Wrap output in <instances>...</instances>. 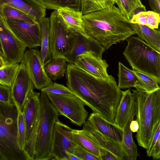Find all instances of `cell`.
<instances>
[{
    "label": "cell",
    "mask_w": 160,
    "mask_h": 160,
    "mask_svg": "<svg viewBox=\"0 0 160 160\" xmlns=\"http://www.w3.org/2000/svg\"><path fill=\"white\" fill-rule=\"evenodd\" d=\"M66 78L67 87L93 113L115 123L122 91L112 75L105 78H97L75 64L69 63Z\"/></svg>",
    "instance_id": "cell-1"
},
{
    "label": "cell",
    "mask_w": 160,
    "mask_h": 160,
    "mask_svg": "<svg viewBox=\"0 0 160 160\" xmlns=\"http://www.w3.org/2000/svg\"><path fill=\"white\" fill-rule=\"evenodd\" d=\"M87 36L105 50L136 34L130 22L115 5L83 15Z\"/></svg>",
    "instance_id": "cell-2"
},
{
    "label": "cell",
    "mask_w": 160,
    "mask_h": 160,
    "mask_svg": "<svg viewBox=\"0 0 160 160\" xmlns=\"http://www.w3.org/2000/svg\"><path fill=\"white\" fill-rule=\"evenodd\" d=\"M132 91L137 103L136 115L139 126L136 138L138 145L146 149L160 123V88L150 92Z\"/></svg>",
    "instance_id": "cell-3"
},
{
    "label": "cell",
    "mask_w": 160,
    "mask_h": 160,
    "mask_svg": "<svg viewBox=\"0 0 160 160\" xmlns=\"http://www.w3.org/2000/svg\"><path fill=\"white\" fill-rule=\"evenodd\" d=\"M123 54L136 70L154 78L160 82V52L138 37L131 36Z\"/></svg>",
    "instance_id": "cell-4"
},
{
    "label": "cell",
    "mask_w": 160,
    "mask_h": 160,
    "mask_svg": "<svg viewBox=\"0 0 160 160\" xmlns=\"http://www.w3.org/2000/svg\"><path fill=\"white\" fill-rule=\"evenodd\" d=\"M39 100V123L34 160H47L51 148L55 124L59 114L46 94L41 92Z\"/></svg>",
    "instance_id": "cell-5"
},
{
    "label": "cell",
    "mask_w": 160,
    "mask_h": 160,
    "mask_svg": "<svg viewBox=\"0 0 160 160\" xmlns=\"http://www.w3.org/2000/svg\"><path fill=\"white\" fill-rule=\"evenodd\" d=\"M18 111L14 102L8 105L0 122V152L4 160H30L20 148L17 135Z\"/></svg>",
    "instance_id": "cell-6"
},
{
    "label": "cell",
    "mask_w": 160,
    "mask_h": 160,
    "mask_svg": "<svg viewBox=\"0 0 160 160\" xmlns=\"http://www.w3.org/2000/svg\"><path fill=\"white\" fill-rule=\"evenodd\" d=\"M40 93L33 89L29 92L23 112L26 127V141L24 150L30 160H34L36 143L39 123Z\"/></svg>",
    "instance_id": "cell-7"
},
{
    "label": "cell",
    "mask_w": 160,
    "mask_h": 160,
    "mask_svg": "<svg viewBox=\"0 0 160 160\" xmlns=\"http://www.w3.org/2000/svg\"><path fill=\"white\" fill-rule=\"evenodd\" d=\"M49 18V43L52 58H65L73 43L74 33L68 29L57 10L51 13Z\"/></svg>",
    "instance_id": "cell-8"
},
{
    "label": "cell",
    "mask_w": 160,
    "mask_h": 160,
    "mask_svg": "<svg viewBox=\"0 0 160 160\" xmlns=\"http://www.w3.org/2000/svg\"><path fill=\"white\" fill-rule=\"evenodd\" d=\"M59 115L69 119L73 124L81 127L88 116L84 103L75 95L70 96L47 93Z\"/></svg>",
    "instance_id": "cell-9"
},
{
    "label": "cell",
    "mask_w": 160,
    "mask_h": 160,
    "mask_svg": "<svg viewBox=\"0 0 160 160\" xmlns=\"http://www.w3.org/2000/svg\"><path fill=\"white\" fill-rule=\"evenodd\" d=\"M26 48L10 30L0 15V55L6 65L21 62Z\"/></svg>",
    "instance_id": "cell-10"
},
{
    "label": "cell",
    "mask_w": 160,
    "mask_h": 160,
    "mask_svg": "<svg viewBox=\"0 0 160 160\" xmlns=\"http://www.w3.org/2000/svg\"><path fill=\"white\" fill-rule=\"evenodd\" d=\"M72 129L58 119L56 122L48 160H68L67 152L73 154L77 145L73 140Z\"/></svg>",
    "instance_id": "cell-11"
},
{
    "label": "cell",
    "mask_w": 160,
    "mask_h": 160,
    "mask_svg": "<svg viewBox=\"0 0 160 160\" xmlns=\"http://www.w3.org/2000/svg\"><path fill=\"white\" fill-rule=\"evenodd\" d=\"M4 20L10 30L27 47L30 49L41 47V34L39 23L15 19Z\"/></svg>",
    "instance_id": "cell-12"
},
{
    "label": "cell",
    "mask_w": 160,
    "mask_h": 160,
    "mask_svg": "<svg viewBox=\"0 0 160 160\" xmlns=\"http://www.w3.org/2000/svg\"><path fill=\"white\" fill-rule=\"evenodd\" d=\"M22 60L35 88L40 90L53 83L45 72L38 50L32 48L26 51Z\"/></svg>",
    "instance_id": "cell-13"
},
{
    "label": "cell",
    "mask_w": 160,
    "mask_h": 160,
    "mask_svg": "<svg viewBox=\"0 0 160 160\" xmlns=\"http://www.w3.org/2000/svg\"><path fill=\"white\" fill-rule=\"evenodd\" d=\"M35 88L22 60L11 87L13 101L17 108L23 112L25 102L30 91Z\"/></svg>",
    "instance_id": "cell-14"
},
{
    "label": "cell",
    "mask_w": 160,
    "mask_h": 160,
    "mask_svg": "<svg viewBox=\"0 0 160 160\" xmlns=\"http://www.w3.org/2000/svg\"><path fill=\"white\" fill-rule=\"evenodd\" d=\"M74 33V39L71 48L66 56L67 62L74 64L77 57L87 52L92 53L102 58V55L105 50L95 40L78 33Z\"/></svg>",
    "instance_id": "cell-15"
},
{
    "label": "cell",
    "mask_w": 160,
    "mask_h": 160,
    "mask_svg": "<svg viewBox=\"0 0 160 160\" xmlns=\"http://www.w3.org/2000/svg\"><path fill=\"white\" fill-rule=\"evenodd\" d=\"M86 134L100 148L108 150L115 155L119 160H127L121 144L105 136L97 131L88 121L83 124Z\"/></svg>",
    "instance_id": "cell-16"
},
{
    "label": "cell",
    "mask_w": 160,
    "mask_h": 160,
    "mask_svg": "<svg viewBox=\"0 0 160 160\" xmlns=\"http://www.w3.org/2000/svg\"><path fill=\"white\" fill-rule=\"evenodd\" d=\"M74 64L97 78H105L110 76L107 72L108 65L106 60L92 53L87 52L78 56Z\"/></svg>",
    "instance_id": "cell-17"
},
{
    "label": "cell",
    "mask_w": 160,
    "mask_h": 160,
    "mask_svg": "<svg viewBox=\"0 0 160 160\" xmlns=\"http://www.w3.org/2000/svg\"><path fill=\"white\" fill-rule=\"evenodd\" d=\"M4 5L22 11L39 23L46 14V9L37 0H0V8Z\"/></svg>",
    "instance_id": "cell-18"
},
{
    "label": "cell",
    "mask_w": 160,
    "mask_h": 160,
    "mask_svg": "<svg viewBox=\"0 0 160 160\" xmlns=\"http://www.w3.org/2000/svg\"><path fill=\"white\" fill-rule=\"evenodd\" d=\"M88 120L98 132L107 137L121 144L123 130L115 123L108 122L94 113L90 114Z\"/></svg>",
    "instance_id": "cell-19"
},
{
    "label": "cell",
    "mask_w": 160,
    "mask_h": 160,
    "mask_svg": "<svg viewBox=\"0 0 160 160\" xmlns=\"http://www.w3.org/2000/svg\"><path fill=\"white\" fill-rule=\"evenodd\" d=\"M57 11L60 18L71 32L88 38L85 31L83 15L81 11L68 8H61Z\"/></svg>",
    "instance_id": "cell-20"
},
{
    "label": "cell",
    "mask_w": 160,
    "mask_h": 160,
    "mask_svg": "<svg viewBox=\"0 0 160 160\" xmlns=\"http://www.w3.org/2000/svg\"><path fill=\"white\" fill-rule=\"evenodd\" d=\"M137 110V103L134 100L129 118L123 129L121 145L127 160H136L138 156L137 147L133 140L132 132L130 128V123L136 114Z\"/></svg>",
    "instance_id": "cell-21"
},
{
    "label": "cell",
    "mask_w": 160,
    "mask_h": 160,
    "mask_svg": "<svg viewBox=\"0 0 160 160\" xmlns=\"http://www.w3.org/2000/svg\"><path fill=\"white\" fill-rule=\"evenodd\" d=\"M134 100L133 93L129 89L122 91V97L118 107L114 122L117 125L122 129L129 118Z\"/></svg>",
    "instance_id": "cell-22"
},
{
    "label": "cell",
    "mask_w": 160,
    "mask_h": 160,
    "mask_svg": "<svg viewBox=\"0 0 160 160\" xmlns=\"http://www.w3.org/2000/svg\"><path fill=\"white\" fill-rule=\"evenodd\" d=\"M131 28L142 40L150 46L160 51V31L144 25L130 23Z\"/></svg>",
    "instance_id": "cell-23"
},
{
    "label": "cell",
    "mask_w": 160,
    "mask_h": 160,
    "mask_svg": "<svg viewBox=\"0 0 160 160\" xmlns=\"http://www.w3.org/2000/svg\"><path fill=\"white\" fill-rule=\"evenodd\" d=\"M118 66V88L121 89L134 87L136 90L141 91V82L133 70L127 68L120 62Z\"/></svg>",
    "instance_id": "cell-24"
},
{
    "label": "cell",
    "mask_w": 160,
    "mask_h": 160,
    "mask_svg": "<svg viewBox=\"0 0 160 160\" xmlns=\"http://www.w3.org/2000/svg\"><path fill=\"white\" fill-rule=\"evenodd\" d=\"M39 23L41 34L40 52L42 64L44 67L52 59L49 43V18H44Z\"/></svg>",
    "instance_id": "cell-25"
},
{
    "label": "cell",
    "mask_w": 160,
    "mask_h": 160,
    "mask_svg": "<svg viewBox=\"0 0 160 160\" xmlns=\"http://www.w3.org/2000/svg\"><path fill=\"white\" fill-rule=\"evenodd\" d=\"M68 65L65 58L57 57L52 58L44 67L48 77L52 81L62 78L67 69Z\"/></svg>",
    "instance_id": "cell-26"
},
{
    "label": "cell",
    "mask_w": 160,
    "mask_h": 160,
    "mask_svg": "<svg viewBox=\"0 0 160 160\" xmlns=\"http://www.w3.org/2000/svg\"><path fill=\"white\" fill-rule=\"evenodd\" d=\"M73 140L76 144L93 154L101 160L99 148L82 130L72 129Z\"/></svg>",
    "instance_id": "cell-27"
},
{
    "label": "cell",
    "mask_w": 160,
    "mask_h": 160,
    "mask_svg": "<svg viewBox=\"0 0 160 160\" xmlns=\"http://www.w3.org/2000/svg\"><path fill=\"white\" fill-rule=\"evenodd\" d=\"M130 21L131 23L145 25L152 29H158L160 13L153 11L140 12L134 15Z\"/></svg>",
    "instance_id": "cell-28"
},
{
    "label": "cell",
    "mask_w": 160,
    "mask_h": 160,
    "mask_svg": "<svg viewBox=\"0 0 160 160\" xmlns=\"http://www.w3.org/2000/svg\"><path fill=\"white\" fill-rule=\"evenodd\" d=\"M116 4L122 14L130 21L138 10L146 11L141 0H117Z\"/></svg>",
    "instance_id": "cell-29"
},
{
    "label": "cell",
    "mask_w": 160,
    "mask_h": 160,
    "mask_svg": "<svg viewBox=\"0 0 160 160\" xmlns=\"http://www.w3.org/2000/svg\"><path fill=\"white\" fill-rule=\"evenodd\" d=\"M117 0H81V11L83 15L101 10L114 5Z\"/></svg>",
    "instance_id": "cell-30"
},
{
    "label": "cell",
    "mask_w": 160,
    "mask_h": 160,
    "mask_svg": "<svg viewBox=\"0 0 160 160\" xmlns=\"http://www.w3.org/2000/svg\"><path fill=\"white\" fill-rule=\"evenodd\" d=\"M46 9L57 10L63 8L81 10V0H37Z\"/></svg>",
    "instance_id": "cell-31"
},
{
    "label": "cell",
    "mask_w": 160,
    "mask_h": 160,
    "mask_svg": "<svg viewBox=\"0 0 160 160\" xmlns=\"http://www.w3.org/2000/svg\"><path fill=\"white\" fill-rule=\"evenodd\" d=\"M19 65V63L6 64L0 68V84L11 87Z\"/></svg>",
    "instance_id": "cell-32"
},
{
    "label": "cell",
    "mask_w": 160,
    "mask_h": 160,
    "mask_svg": "<svg viewBox=\"0 0 160 160\" xmlns=\"http://www.w3.org/2000/svg\"><path fill=\"white\" fill-rule=\"evenodd\" d=\"M0 15L4 19H15L37 22L31 17L22 11L7 5H3L0 8Z\"/></svg>",
    "instance_id": "cell-33"
},
{
    "label": "cell",
    "mask_w": 160,
    "mask_h": 160,
    "mask_svg": "<svg viewBox=\"0 0 160 160\" xmlns=\"http://www.w3.org/2000/svg\"><path fill=\"white\" fill-rule=\"evenodd\" d=\"M139 79L142 85V90L148 92L160 88V82L153 77L136 70H132Z\"/></svg>",
    "instance_id": "cell-34"
},
{
    "label": "cell",
    "mask_w": 160,
    "mask_h": 160,
    "mask_svg": "<svg viewBox=\"0 0 160 160\" xmlns=\"http://www.w3.org/2000/svg\"><path fill=\"white\" fill-rule=\"evenodd\" d=\"M17 135L18 143L22 150H24L26 144V127L23 112L17 108Z\"/></svg>",
    "instance_id": "cell-35"
},
{
    "label": "cell",
    "mask_w": 160,
    "mask_h": 160,
    "mask_svg": "<svg viewBox=\"0 0 160 160\" xmlns=\"http://www.w3.org/2000/svg\"><path fill=\"white\" fill-rule=\"evenodd\" d=\"M41 90V92L46 94L50 93L58 95L70 96L75 95L68 87L55 82H53L49 85L42 88Z\"/></svg>",
    "instance_id": "cell-36"
},
{
    "label": "cell",
    "mask_w": 160,
    "mask_h": 160,
    "mask_svg": "<svg viewBox=\"0 0 160 160\" xmlns=\"http://www.w3.org/2000/svg\"><path fill=\"white\" fill-rule=\"evenodd\" d=\"M0 102L10 104L13 103L11 87L0 84Z\"/></svg>",
    "instance_id": "cell-37"
},
{
    "label": "cell",
    "mask_w": 160,
    "mask_h": 160,
    "mask_svg": "<svg viewBox=\"0 0 160 160\" xmlns=\"http://www.w3.org/2000/svg\"><path fill=\"white\" fill-rule=\"evenodd\" d=\"M73 154L80 160H100L98 157L77 145L74 149Z\"/></svg>",
    "instance_id": "cell-38"
},
{
    "label": "cell",
    "mask_w": 160,
    "mask_h": 160,
    "mask_svg": "<svg viewBox=\"0 0 160 160\" xmlns=\"http://www.w3.org/2000/svg\"><path fill=\"white\" fill-rule=\"evenodd\" d=\"M160 136V123L157 127L153 135L149 145L146 149L147 155L148 157H151L152 152L157 140Z\"/></svg>",
    "instance_id": "cell-39"
},
{
    "label": "cell",
    "mask_w": 160,
    "mask_h": 160,
    "mask_svg": "<svg viewBox=\"0 0 160 160\" xmlns=\"http://www.w3.org/2000/svg\"><path fill=\"white\" fill-rule=\"evenodd\" d=\"M101 160H119L118 158L111 152L99 148Z\"/></svg>",
    "instance_id": "cell-40"
},
{
    "label": "cell",
    "mask_w": 160,
    "mask_h": 160,
    "mask_svg": "<svg viewBox=\"0 0 160 160\" xmlns=\"http://www.w3.org/2000/svg\"><path fill=\"white\" fill-rule=\"evenodd\" d=\"M151 156L154 160H157L160 158V136L158 138L153 148Z\"/></svg>",
    "instance_id": "cell-41"
},
{
    "label": "cell",
    "mask_w": 160,
    "mask_h": 160,
    "mask_svg": "<svg viewBox=\"0 0 160 160\" xmlns=\"http://www.w3.org/2000/svg\"><path fill=\"white\" fill-rule=\"evenodd\" d=\"M150 8L154 12L160 13V3L159 0H148Z\"/></svg>",
    "instance_id": "cell-42"
},
{
    "label": "cell",
    "mask_w": 160,
    "mask_h": 160,
    "mask_svg": "<svg viewBox=\"0 0 160 160\" xmlns=\"http://www.w3.org/2000/svg\"><path fill=\"white\" fill-rule=\"evenodd\" d=\"M8 105L0 102V122L4 118Z\"/></svg>",
    "instance_id": "cell-43"
},
{
    "label": "cell",
    "mask_w": 160,
    "mask_h": 160,
    "mask_svg": "<svg viewBox=\"0 0 160 160\" xmlns=\"http://www.w3.org/2000/svg\"><path fill=\"white\" fill-rule=\"evenodd\" d=\"M139 124L137 120H132L130 125V129L132 132H137L139 129Z\"/></svg>",
    "instance_id": "cell-44"
},
{
    "label": "cell",
    "mask_w": 160,
    "mask_h": 160,
    "mask_svg": "<svg viewBox=\"0 0 160 160\" xmlns=\"http://www.w3.org/2000/svg\"><path fill=\"white\" fill-rule=\"evenodd\" d=\"M68 160H80V159L74 154L67 152Z\"/></svg>",
    "instance_id": "cell-45"
},
{
    "label": "cell",
    "mask_w": 160,
    "mask_h": 160,
    "mask_svg": "<svg viewBox=\"0 0 160 160\" xmlns=\"http://www.w3.org/2000/svg\"><path fill=\"white\" fill-rule=\"evenodd\" d=\"M5 65L6 63L4 61L0 55V68L3 67Z\"/></svg>",
    "instance_id": "cell-46"
},
{
    "label": "cell",
    "mask_w": 160,
    "mask_h": 160,
    "mask_svg": "<svg viewBox=\"0 0 160 160\" xmlns=\"http://www.w3.org/2000/svg\"><path fill=\"white\" fill-rule=\"evenodd\" d=\"M0 160H4L0 152Z\"/></svg>",
    "instance_id": "cell-47"
}]
</instances>
